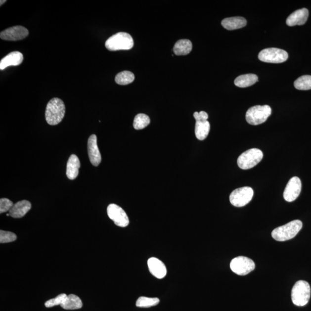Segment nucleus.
Masks as SVG:
<instances>
[{
  "mask_svg": "<svg viewBox=\"0 0 311 311\" xmlns=\"http://www.w3.org/2000/svg\"><path fill=\"white\" fill-rule=\"evenodd\" d=\"M65 114V106L64 102L57 97L51 99L47 104L45 118L47 124L57 125L60 123Z\"/></svg>",
  "mask_w": 311,
  "mask_h": 311,
  "instance_id": "obj_1",
  "label": "nucleus"
},
{
  "mask_svg": "<svg viewBox=\"0 0 311 311\" xmlns=\"http://www.w3.org/2000/svg\"><path fill=\"white\" fill-rule=\"evenodd\" d=\"M303 223L300 220H296L286 224L279 226L272 230L271 236L274 240L279 242L292 239L302 229Z\"/></svg>",
  "mask_w": 311,
  "mask_h": 311,
  "instance_id": "obj_2",
  "label": "nucleus"
},
{
  "mask_svg": "<svg viewBox=\"0 0 311 311\" xmlns=\"http://www.w3.org/2000/svg\"><path fill=\"white\" fill-rule=\"evenodd\" d=\"M133 46L134 41L131 35L123 32L113 35L105 44V46L110 51L130 50Z\"/></svg>",
  "mask_w": 311,
  "mask_h": 311,
  "instance_id": "obj_3",
  "label": "nucleus"
},
{
  "mask_svg": "<svg viewBox=\"0 0 311 311\" xmlns=\"http://www.w3.org/2000/svg\"><path fill=\"white\" fill-rule=\"evenodd\" d=\"M311 297V287L308 282L300 280L296 283L292 290L291 298L295 305L303 307L307 305Z\"/></svg>",
  "mask_w": 311,
  "mask_h": 311,
  "instance_id": "obj_4",
  "label": "nucleus"
},
{
  "mask_svg": "<svg viewBox=\"0 0 311 311\" xmlns=\"http://www.w3.org/2000/svg\"><path fill=\"white\" fill-rule=\"evenodd\" d=\"M271 114V108L267 105L255 106L249 108L246 114V121L250 125L264 123Z\"/></svg>",
  "mask_w": 311,
  "mask_h": 311,
  "instance_id": "obj_5",
  "label": "nucleus"
},
{
  "mask_svg": "<svg viewBox=\"0 0 311 311\" xmlns=\"http://www.w3.org/2000/svg\"><path fill=\"white\" fill-rule=\"evenodd\" d=\"M263 157V152L260 149H250L243 153L238 157L237 165L241 169L249 170L259 164Z\"/></svg>",
  "mask_w": 311,
  "mask_h": 311,
  "instance_id": "obj_6",
  "label": "nucleus"
},
{
  "mask_svg": "<svg viewBox=\"0 0 311 311\" xmlns=\"http://www.w3.org/2000/svg\"><path fill=\"white\" fill-rule=\"evenodd\" d=\"M254 190L250 187H243L233 190L229 196L230 203L234 207H243L252 200Z\"/></svg>",
  "mask_w": 311,
  "mask_h": 311,
  "instance_id": "obj_7",
  "label": "nucleus"
},
{
  "mask_svg": "<svg viewBox=\"0 0 311 311\" xmlns=\"http://www.w3.org/2000/svg\"><path fill=\"white\" fill-rule=\"evenodd\" d=\"M258 58L261 61L279 64L287 60L288 54L287 52L280 48H267L260 52Z\"/></svg>",
  "mask_w": 311,
  "mask_h": 311,
  "instance_id": "obj_8",
  "label": "nucleus"
},
{
  "mask_svg": "<svg viewBox=\"0 0 311 311\" xmlns=\"http://www.w3.org/2000/svg\"><path fill=\"white\" fill-rule=\"evenodd\" d=\"M256 265L253 260L246 257L234 258L230 262V267L233 272L239 275H246L254 270Z\"/></svg>",
  "mask_w": 311,
  "mask_h": 311,
  "instance_id": "obj_9",
  "label": "nucleus"
},
{
  "mask_svg": "<svg viewBox=\"0 0 311 311\" xmlns=\"http://www.w3.org/2000/svg\"><path fill=\"white\" fill-rule=\"evenodd\" d=\"M107 215L113 220L115 224L120 227H127L129 223L128 216L124 210L116 204L108 206Z\"/></svg>",
  "mask_w": 311,
  "mask_h": 311,
  "instance_id": "obj_10",
  "label": "nucleus"
},
{
  "mask_svg": "<svg viewBox=\"0 0 311 311\" xmlns=\"http://www.w3.org/2000/svg\"><path fill=\"white\" fill-rule=\"evenodd\" d=\"M302 190V181L297 177L289 180L284 192V198L286 201H294L299 196Z\"/></svg>",
  "mask_w": 311,
  "mask_h": 311,
  "instance_id": "obj_11",
  "label": "nucleus"
},
{
  "mask_svg": "<svg viewBox=\"0 0 311 311\" xmlns=\"http://www.w3.org/2000/svg\"><path fill=\"white\" fill-rule=\"evenodd\" d=\"M29 32L26 28L21 26H14L3 30L0 34L2 40L17 41L22 40L29 36Z\"/></svg>",
  "mask_w": 311,
  "mask_h": 311,
  "instance_id": "obj_12",
  "label": "nucleus"
},
{
  "mask_svg": "<svg viewBox=\"0 0 311 311\" xmlns=\"http://www.w3.org/2000/svg\"><path fill=\"white\" fill-rule=\"evenodd\" d=\"M88 153L90 163L94 166H98L102 161V157L97 146L96 135L95 134L90 135L89 139Z\"/></svg>",
  "mask_w": 311,
  "mask_h": 311,
  "instance_id": "obj_13",
  "label": "nucleus"
},
{
  "mask_svg": "<svg viewBox=\"0 0 311 311\" xmlns=\"http://www.w3.org/2000/svg\"><path fill=\"white\" fill-rule=\"evenodd\" d=\"M309 16V10L307 8L297 10L288 16L286 19V24L291 27L303 25L306 23Z\"/></svg>",
  "mask_w": 311,
  "mask_h": 311,
  "instance_id": "obj_14",
  "label": "nucleus"
},
{
  "mask_svg": "<svg viewBox=\"0 0 311 311\" xmlns=\"http://www.w3.org/2000/svg\"><path fill=\"white\" fill-rule=\"evenodd\" d=\"M148 266L151 273L157 278L162 279L166 277L167 268L162 261L156 258H151L148 261Z\"/></svg>",
  "mask_w": 311,
  "mask_h": 311,
  "instance_id": "obj_15",
  "label": "nucleus"
},
{
  "mask_svg": "<svg viewBox=\"0 0 311 311\" xmlns=\"http://www.w3.org/2000/svg\"><path fill=\"white\" fill-rule=\"evenodd\" d=\"M24 57L19 51H13L3 57L0 62V69L3 70L10 66H18L22 64Z\"/></svg>",
  "mask_w": 311,
  "mask_h": 311,
  "instance_id": "obj_16",
  "label": "nucleus"
},
{
  "mask_svg": "<svg viewBox=\"0 0 311 311\" xmlns=\"http://www.w3.org/2000/svg\"><path fill=\"white\" fill-rule=\"evenodd\" d=\"M31 208V204L29 201H20L13 205L9 211V214L13 218H22L27 214Z\"/></svg>",
  "mask_w": 311,
  "mask_h": 311,
  "instance_id": "obj_17",
  "label": "nucleus"
},
{
  "mask_svg": "<svg viewBox=\"0 0 311 311\" xmlns=\"http://www.w3.org/2000/svg\"><path fill=\"white\" fill-rule=\"evenodd\" d=\"M81 166L79 157L75 155L70 156L66 166V176L68 179L74 180L78 177Z\"/></svg>",
  "mask_w": 311,
  "mask_h": 311,
  "instance_id": "obj_18",
  "label": "nucleus"
},
{
  "mask_svg": "<svg viewBox=\"0 0 311 311\" xmlns=\"http://www.w3.org/2000/svg\"><path fill=\"white\" fill-rule=\"evenodd\" d=\"M222 26L228 30H235L242 29L247 24V20L242 17H232L223 19L222 22Z\"/></svg>",
  "mask_w": 311,
  "mask_h": 311,
  "instance_id": "obj_19",
  "label": "nucleus"
},
{
  "mask_svg": "<svg viewBox=\"0 0 311 311\" xmlns=\"http://www.w3.org/2000/svg\"><path fill=\"white\" fill-rule=\"evenodd\" d=\"M193 48L191 42L188 40H180L177 42L173 48L175 54L185 55L190 53Z\"/></svg>",
  "mask_w": 311,
  "mask_h": 311,
  "instance_id": "obj_20",
  "label": "nucleus"
},
{
  "mask_svg": "<svg viewBox=\"0 0 311 311\" xmlns=\"http://www.w3.org/2000/svg\"><path fill=\"white\" fill-rule=\"evenodd\" d=\"M211 125L208 121H196L195 123V134L199 140H204L209 133Z\"/></svg>",
  "mask_w": 311,
  "mask_h": 311,
  "instance_id": "obj_21",
  "label": "nucleus"
},
{
  "mask_svg": "<svg viewBox=\"0 0 311 311\" xmlns=\"http://www.w3.org/2000/svg\"><path fill=\"white\" fill-rule=\"evenodd\" d=\"M258 80V76L254 74L241 75L235 80L234 83L235 86L240 88H246L256 84Z\"/></svg>",
  "mask_w": 311,
  "mask_h": 311,
  "instance_id": "obj_22",
  "label": "nucleus"
},
{
  "mask_svg": "<svg viewBox=\"0 0 311 311\" xmlns=\"http://www.w3.org/2000/svg\"><path fill=\"white\" fill-rule=\"evenodd\" d=\"M61 307L64 310H78L82 308L83 303L79 297L71 294L68 296L65 302L62 304Z\"/></svg>",
  "mask_w": 311,
  "mask_h": 311,
  "instance_id": "obj_23",
  "label": "nucleus"
},
{
  "mask_svg": "<svg viewBox=\"0 0 311 311\" xmlns=\"http://www.w3.org/2000/svg\"><path fill=\"white\" fill-rule=\"evenodd\" d=\"M135 76L133 73L130 71H123L119 73L115 76V81L118 85L125 86L133 82Z\"/></svg>",
  "mask_w": 311,
  "mask_h": 311,
  "instance_id": "obj_24",
  "label": "nucleus"
},
{
  "mask_svg": "<svg viewBox=\"0 0 311 311\" xmlns=\"http://www.w3.org/2000/svg\"><path fill=\"white\" fill-rule=\"evenodd\" d=\"M151 120L147 115L138 114L134 118L133 127L135 130H141L149 125Z\"/></svg>",
  "mask_w": 311,
  "mask_h": 311,
  "instance_id": "obj_25",
  "label": "nucleus"
},
{
  "mask_svg": "<svg viewBox=\"0 0 311 311\" xmlns=\"http://www.w3.org/2000/svg\"><path fill=\"white\" fill-rule=\"evenodd\" d=\"M159 303L160 300L158 298L142 296L139 298L136 302V306L139 308H149V307L158 305Z\"/></svg>",
  "mask_w": 311,
  "mask_h": 311,
  "instance_id": "obj_26",
  "label": "nucleus"
},
{
  "mask_svg": "<svg viewBox=\"0 0 311 311\" xmlns=\"http://www.w3.org/2000/svg\"><path fill=\"white\" fill-rule=\"evenodd\" d=\"M296 89L299 90L311 89V76L305 75L300 77L294 83Z\"/></svg>",
  "mask_w": 311,
  "mask_h": 311,
  "instance_id": "obj_27",
  "label": "nucleus"
},
{
  "mask_svg": "<svg viewBox=\"0 0 311 311\" xmlns=\"http://www.w3.org/2000/svg\"><path fill=\"white\" fill-rule=\"evenodd\" d=\"M67 297L68 296L65 294V293H62V294L59 295L56 297L55 298L48 300V301L45 303L44 305L47 308H51V307L57 306H61L62 304L65 302Z\"/></svg>",
  "mask_w": 311,
  "mask_h": 311,
  "instance_id": "obj_28",
  "label": "nucleus"
},
{
  "mask_svg": "<svg viewBox=\"0 0 311 311\" xmlns=\"http://www.w3.org/2000/svg\"><path fill=\"white\" fill-rule=\"evenodd\" d=\"M17 239V236L15 233L9 232L4 231V230H0V243H6L13 242Z\"/></svg>",
  "mask_w": 311,
  "mask_h": 311,
  "instance_id": "obj_29",
  "label": "nucleus"
},
{
  "mask_svg": "<svg viewBox=\"0 0 311 311\" xmlns=\"http://www.w3.org/2000/svg\"><path fill=\"white\" fill-rule=\"evenodd\" d=\"M13 206V202L8 198H1L0 200V213L9 212Z\"/></svg>",
  "mask_w": 311,
  "mask_h": 311,
  "instance_id": "obj_30",
  "label": "nucleus"
},
{
  "mask_svg": "<svg viewBox=\"0 0 311 311\" xmlns=\"http://www.w3.org/2000/svg\"><path fill=\"white\" fill-rule=\"evenodd\" d=\"M194 117L196 121H208V115L205 111H201L200 113L195 112L194 113Z\"/></svg>",
  "mask_w": 311,
  "mask_h": 311,
  "instance_id": "obj_31",
  "label": "nucleus"
},
{
  "mask_svg": "<svg viewBox=\"0 0 311 311\" xmlns=\"http://www.w3.org/2000/svg\"><path fill=\"white\" fill-rule=\"evenodd\" d=\"M5 2H6V1H1V6L3 4V3H4Z\"/></svg>",
  "mask_w": 311,
  "mask_h": 311,
  "instance_id": "obj_32",
  "label": "nucleus"
}]
</instances>
